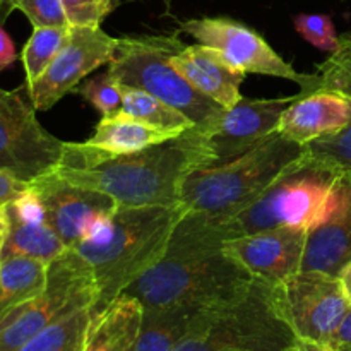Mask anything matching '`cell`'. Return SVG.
Listing matches in <instances>:
<instances>
[{
  "mask_svg": "<svg viewBox=\"0 0 351 351\" xmlns=\"http://www.w3.org/2000/svg\"><path fill=\"white\" fill-rule=\"evenodd\" d=\"M7 215H9V233L0 259L23 256L50 264L67 250L47 218H23L9 209V206H7Z\"/></svg>",
  "mask_w": 351,
  "mask_h": 351,
  "instance_id": "obj_19",
  "label": "cell"
},
{
  "mask_svg": "<svg viewBox=\"0 0 351 351\" xmlns=\"http://www.w3.org/2000/svg\"><path fill=\"white\" fill-rule=\"evenodd\" d=\"M213 165L209 136L192 127L165 143L123 154L65 143L53 171L72 184L105 192L119 206H177L185 178Z\"/></svg>",
  "mask_w": 351,
  "mask_h": 351,
  "instance_id": "obj_1",
  "label": "cell"
},
{
  "mask_svg": "<svg viewBox=\"0 0 351 351\" xmlns=\"http://www.w3.org/2000/svg\"><path fill=\"white\" fill-rule=\"evenodd\" d=\"M295 29L322 51H335L339 45V36L336 34L332 19L326 14H298L295 16Z\"/></svg>",
  "mask_w": 351,
  "mask_h": 351,
  "instance_id": "obj_29",
  "label": "cell"
},
{
  "mask_svg": "<svg viewBox=\"0 0 351 351\" xmlns=\"http://www.w3.org/2000/svg\"><path fill=\"white\" fill-rule=\"evenodd\" d=\"M199 312L144 311L139 336L129 351H173L189 335Z\"/></svg>",
  "mask_w": 351,
  "mask_h": 351,
  "instance_id": "obj_22",
  "label": "cell"
},
{
  "mask_svg": "<svg viewBox=\"0 0 351 351\" xmlns=\"http://www.w3.org/2000/svg\"><path fill=\"white\" fill-rule=\"evenodd\" d=\"M329 350L332 351H351V305L343 317L341 324L336 329L331 339Z\"/></svg>",
  "mask_w": 351,
  "mask_h": 351,
  "instance_id": "obj_33",
  "label": "cell"
},
{
  "mask_svg": "<svg viewBox=\"0 0 351 351\" xmlns=\"http://www.w3.org/2000/svg\"><path fill=\"white\" fill-rule=\"evenodd\" d=\"M29 185L40 195L48 223L67 249L89 239L119 206L105 192L64 180L53 170Z\"/></svg>",
  "mask_w": 351,
  "mask_h": 351,
  "instance_id": "obj_12",
  "label": "cell"
},
{
  "mask_svg": "<svg viewBox=\"0 0 351 351\" xmlns=\"http://www.w3.org/2000/svg\"><path fill=\"white\" fill-rule=\"evenodd\" d=\"M144 307L122 293L105 311L93 314L82 351H129L139 336Z\"/></svg>",
  "mask_w": 351,
  "mask_h": 351,
  "instance_id": "obj_18",
  "label": "cell"
},
{
  "mask_svg": "<svg viewBox=\"0 0 351 351\" xmlns=\"http://www.w3.org/2000/svg\"><path fill=\"white\" fill-rule=\"evenodd\" d=\"M339 280H341L343 290H345L346 298H348V302H350V305H351V264H350L348 267H346L345 271H343L341 276H339Z\"/></svg>",
  "mask_w": 351,
  "mask_h": 351,
  "instance_id": "obj_37",
  "label": "cell"
},
{
  "mask_svg": "<svg viewBox=\"0 0 351 351\" xmlns=\"http://www.w3.org/2000/svg\"><path fill=\"white\" fill-rule=\"evenodd\" d=\"M351 123V98L332 91L300 95L288 106L278 123V132L307 146L312 141L332 136Z\"/></svg>",
  "mask_w": 351,
  "mask_h": 351,
  "instance_id": "obj_15",
  "label": "cell"
},
{
  "mask_svg": "<svg viewBox=\"0 0 351 351\" xmlns=\"http://www.w3.org/2000/svg\"><path fill=\"white\" fill-rule=\"evenodd\" d=\"M98 288L89 264L67 249L48 264L43 291L0 319V351H21L27 341L65 315L95 307Z\"/></svg>",
  "mask_w": 351,
  "mask_h": 351,
  "instance_id": "obj_7",
  "label": "cell"
},
{
  "mask_svg": "<svg viewBox=\"0 0 351 351\" xmlns=\"http://www.w3.org/2000/svg\"><path fill=\"white\" fill-rule=\"evenodd\" d=\"M182 216L178 204L117 206L89 239L74 247L95 274V314L105 311L167 254Z\"/></svg>",
  "mask_w": 351,
  "mask_h": 351,
  "instance_id": "obj_2",
  "label": "cell"
},
{
  "mask_svg": "<svg viewBox=\"0 0 351 351\" xmlns=\"http://www.w3.org/2000/svg\"><path fill=\"white\" fill-rule=\"evenodd\" d=\"M122 113L146 123V125L154 127V129L182 134L184 130L195 127V123L187 119L184 113L146 91L122 86Z\"/></svg>",
  "mask_w": 351,
  "mask_h": 351,
  "instance_id": "obj_23",
  "label": "cell"
},
{
  "mask_svg": "<svg viewBox=\"0 0 351 351\" xmlns=\"http://www.w3.org/2000/svg\"><path fill=\"white\" fill-rule=\"evenodd\" d=\"M184 47L175 36L119 38L108 72L119 84L149 93L177 108L209 136L226 108L197 91L171 65V57Z\"/></svg>",
  "mask_w": 351,
  "mask_h": 351,
  "instance_id": "obj_5",
  "label": "cell"
},
{
  "mask_svg": "<svg viewBox=\"0 0 351 351\" xmlns=\"http://www.w3.org/2000/svg\"><path fill=\"white\" fill-rule=\"evenodd\" d=\"M307 228L281 226L223 243L257 280L280 287L302 271Z\"/></svg>",
  "mask_w": 351,
  "mask_h": 351,
  "instance_id": "obj_13",
  "label": "cell"
},
{
  "mask_svg": "<svg viewBox=\"0 0 351 351\" xmlns=\"http://www.w3.org/2000/svg\"><path fill=\"white\" fill-rule=\"evenodd\" d=\"M307 154L312 160L351 180V123L332 136L312 141L307 144Z\"/></svg>",
  "mask_w": 351,
  "mask_h": 351,
  "instance_id": "obj_27",
  "label": "cell"
},
{
  "mask_svg": "<svg viewBox=\"0 0 351 351\" xmlns=\"http://www.w3.org/2000/svg\"><path fill=\"white\" fill-rule=\"evenodd\" d=\"M312 75L308 93L332 91L351 98V34L339 36L338 48L319 64L317 72Z\"/></svg>",
  "mask_w": 351,
  "mask_h": 351,
  "instance_id": "obj_26",
  "label": "cell"
},
{
  "mask_svg": "<svg viewBox=\"0 0 351 351\" xmlns=\"http://www.w3.org/2000/svg\"><path fill=\"white\" fill-rule=\"evenodd\" d=\"M351 264V184L343 204L315 228L308 230L302 271L339 278Z\"/></svg>",
  "mask_w": 351,
  "mask_h": 351,
  "instance_id": "obj_17",
  "label": "cell"
},
{
  "mask_svg": "<svg viewBox=\"0 0 351 351\" xmlns=\"http://www.w3.org/2000/svg\"><path fill=\"white\" fill-rule=\"evenodd\" d=\"M274 288L281 317L298 341L329 348L350 302L339 278L319 273H300Z\"/></svg>",
  "mask_w": 351,
  "mask_h": 351,
  "instance_id": "obj_9",
  "label": "cell"
},
{
  "mask_svg": "<svg viewBox=\"0 0 351 351\" xmlns=\"http://www.w3.org/2000/svg\"><path fill=\"white\" fill-rule=\"evenodd\" d=\"M297 341L281 317L274 288L256 278L239 302L199 312L173 351H288Z\"/></svg>",
  "mask_w": 351,
  "mask_h": 351,
  "instance_id": "obj_6",
  "label": "cell"
},
{
  "mask_svg": "<svg viewBox=\"0 0 351 351\" xmlns=\"http://www.w3.org/2000/svg\"><path fill=\"white\" fill-rule=\"evenodd\" d=\"M64 147L41 125L33 105L0 88V170L31 184L60 165Z\"/></svg>",
  "mask_w": 351,
  "mask_h": 351,
  "instance_id": "obj_8",
  "label": "cell"
},
{
  "mask_svg": "<svg viewBox=\"0 0 351 351\" xmlns=\"http://www.w3.org/2000/svg\"><path fill=\"white\" fill-rule=\"evenodd\" d=\"M180 27L201 45L215 48L225 55L245 74L274 75L293 81L300 86V95H307L311 89L314 75L295 71L291 64L283 60L259 33L239 21L228 17H201L185 21Z\"/></svg>",
  "mask_w": 351,
  "mask_h": 351,
  "instance_id": "obj_10",
  "label": "cell"
},
{
  "mask_svg": "<svg viewBox=\"0 0 351 351\" xmlns=\"http://www.w3.org/2000/svg\"><path fill=\"white\" fill-rule=\"evenodd\" d=\"M16 47H14V41L10 40L9 33L2 27V23H0V72L5 71L7 67L16 62Z\"/></svg>",
  "mask_w": 351,
  "mask_h": 351,
  "instance_id": "obj_34",
  "label": "cell"
},
{
  "mask_svg": "<svg viewBox=\"0 0 351 351\" xmlns=\"http://www.w3.org/2000/svg\"><path fill=\"white\" fill-rule=\"evenodd\" d=\"M27 187H29L27 182L21 180V178L9 173V171L0 170V208L10 204V202H12L14 199L19 197Z\"/></svg>",
  "mask_w": 351,
  "mask_h": 351,
  "instance_id": "obj_32",
  "label": "cell"
},
{
  "mask_svg": "<svg viewBox=\"0 0 351 351\" xmlns=\"http://www.w3.org/2000/svg\"><path fill=\"white\" fill-rule=\"evenodd\" d=\"M177 136L180 134L154 129L120 112L112 117H103L96 125L95 134L86 141V144L106 153L123 154L165 143Z\"/></svg>",
  "mask_w": 351,
  "mask_h": 351,
  "instance_id": "obj_20",
  "label": "cell"
},
{
  "mask_svg": "<svg viewBox=\"0 0 351 351\" xmlns=\"http://www.w3.org/2000/svg\"><path fill=\"white\" fill-rule=\"evenodd\" d=\"M290 350H291V348H290ZM290 350H288V351H290Z\"/></svg>",
  "mask_w": 351,
  "mask_h": 351,
  "instance_id": "obj_40",
  "label": "cell"
},
{
  "mask_svg": "<svg viewBox=\"0 0 351 351\" xmlns=\"http://www.w3.org/2000/svg\"><path fill=\"white\" fill-rule=\"evenodd\" d=\"M12 10V0H0V23H3Z\"/></svg>",
  "mask_w": 351,
  "mask_h": 351,
  "instance_id": "obj_38",
  "label": "cell"
},
{
  "mask_svg": "<svg viewBox=\"0 0 351 351\" xmlns=\"http://www.w3.org/2000/svg\"><path fill=\"white\" fill-rule=\"evenodd\" d=\"M7 233H9V215H7V206L0 208V254L5 245Z\"/></svg>",
  "mask_w": 351,
  "mask_h": 351,
  "instance_id": "obj_35",
  "label": "cell"
},
{
  "mask_svg": "<svg viewBox=\"0 0 351 351\" xmlns=\"http://www.w3.org/2000/svg\"><path fill=\"white\" fill-rule=\"evenodd\" d=\"M290 351H332L326 346L315 345V343H307V341H297L291 346Z\"/></svg>",
  "mask_w": 351,
  "mask_h": 351,
  "instance_id": "obj_36",
  "label": "cell"
},
{
  "mask_svg": "<svg viewBox=\"0 0 351 351\" xmlns=\"http://www.w3.org/2000/svg\"><path fill=\"white\" fill-rule=\"evenodd\" d=\"M170 62L197 91L225 108L243 98L240 86L247 74L215 48L201 43L184 47Z\"/></svg>",
  "mask_w": 351,
  "mask_h": 351,
  "instance_id": "obj_16",
  "label": "cell"
},
{
  "mask_svg": "<svg viewBox=\"0 0 351 351\" xmlns=\"http://www.w3.org/2000/svg\"><path fill=\"white\" fill-rule=\"evenodd\" d=\"M298 98L249 99L242 98L226 108L215 129L209 132V144L215 151V165L228 163L278 132V123L285 110Z\"/></svg>",
  "mask_w": 351,
  "mask_h": 351,
  "instance_id": "obj_14",
  "label": "cell"
},
{
  "mask_svg": "<svg viewBox=\"0 0 351 351\" xmlns=\"http://www.w3.org/2000/svg\"><path fill=\"white\" fill-rule=\"evenodd\" d=\"M119 38L110 36L99 26H71L67 41L47 71L26 86L31 105L47 112L65 95L77 89L79 82L101 65L110 64Z\"/></svg>",
  "mask_w": 351,
  "mask_h": 351,
  "instance_id": "obj_11",
  "label": "cell"
},
{
  "mask_svg": "<svg viewBox=\"0 0 351 351\" xmlns=\"http://www.w3.org/2000/svg\"><path fill=\"white\" fill-rule=\"evenodd\" d=\"M93 314V307H84L65 315L34 336L21 351H82Z\"/></svg>",
  "mask_w": 351,
  "mask_h": 351,
  "instance_id": "obj_24",
  "label": "cell"
},
{
  "mask_svg": "<svg viewBox=\"0 0 351 351\" xmlns=\"http://www.w3.org/2000/svg\"><path fill=\"white\" fill-rule=\"evenodd\" d=\"M14 10H21L33 27L69 26L62 0H12Z\"/></svg>",
  "mask_w": 351,
  "mask_h": 351,
  "instance_id": "obj_31",
  "label": "cell"
},
{
  "mask_svg": "<svg viewBox=\"0 0 351 351\" xmlns=\"http://www.w3.org/2000/svg\"><path fill=\"white\" fill-rule=\"evenodd\" d=\"M71 26H40L34 27L29 40L23 48V65L26 72V86L36 81L53 62L58 51L67 41Z\"/></svg>",
  "mask_w": 351,
  "mask_h": 351,
  "instance_id": "obj_25",
  "label": "cell"
},
{
  "mask_svg": "<svg viewBox=\"0 0 351 351\" xmlns=\"http://www.w3.org/2000/svg\"><path fill=\"white\" fill-rule=\"evenodd\" d=\"M254 280L225 247L168 243L167 254L123 293L144 311L206 312L239 302Z\"/></svg>",
  "mask_w": 351,
  "mask_h": 351,
  "instance_id": "obj_3",
  "label": "cell"
},
{
  "mask_svg": "<svg viewBox=\"0 0 351 351\" xmlns=\"http://www.w3.org/2000/svg\"><path fill=\"white\" fill-rule=\"evenodd\" d=\"M79 93L101 113L103 117H112L122 112L123 98L122 86L110 75L106 71L105 74L96 75L89 79L79 88Z\"/></svg>",
  "mask_w": 351,
  "mask_h": 351,
  "instance_id": "obj_28",
  "label": "cell"
},
{
  "mask_svg": "<svg viewBox=\"0 0 351 351\" xmlns=\"http://www.w3.org/2000/svg\"><path fill=\"white\" fill-rule=\"evenodd\" d=\"M48 264L23 256L0 259V319L43 291Z\"/></svg>",
  "mask_w": 351,
  "mask_h": 351,
  "instance_id": "obj_21",
  "label": "cell"
},
{
  "mask_svg": "<svg viewBox=\"0 0 351 351\" xmlns=\"http://www.w3.org/2000/svg\"><path fill=\"white\" fill-rule=\"evenodd\" d=\"M307 154V146L271 134L242 156L189 175L178 206L184 218L215 228L254 204L285 171Z\"/></svg>",
  "mask_w": 351,
  "mask_h": 351,
  "instance_id": "obj_4",
  "label": "cell"
},
{
  "mask_svg": "<svg viewBox=\"0 0 351 351\" xmlns=\"http://www.w3.org/2000/svg\"><path fill=\"white\" fill-rule=\"evenodd\" d=\"M348 180H350V178H348ZM350 184H351V180H350Z\"/></svg>",
  "mask_w": 351,
  "mask_h": 351,
  "instance_id": "obj_39",
  "label": "cell"
},
{
  "mask_svg": "<svg viewBox=\"0 0 351 351\" xmlns=\"http://www.w3.org/2000/svg\"><path fill=\"white\" fill-rule=\"evenodd\" d=\"M69 26L96 27L115 10L119 0H62Z\"/></svg>",
  "mask_w": 351,
  "mask_h": 351,
  "instance_id": "obj_30",
  "label": "cell"
}]
</instances>
